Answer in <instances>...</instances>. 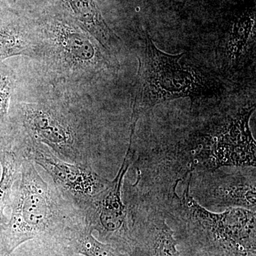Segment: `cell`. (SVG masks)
Masks as SVG:
<instances>
[{"instance_id": "11", "label": "cell", "mask_w": 256, "mask_h": 256, "mask_svg": "<svg viewBox=\"0 0 256 256\" xmlns=\"http://www.w3.org/2000/svg\"><path fill=\"white\" fill-rule=\"evenodd\" d=\"M76 18L94 33L104 46L110 44L112 34L94 0H65Z\"/></svg>"}, {"instance_id": "6", "label": "cell", "mask_w": 256, "mask_h": 256, "mask_svg": "<svg viewBox=\"0 0 256 256\" xmlns=\"http://www.w3.org/2000/svg\"><path fill=\"white\" fill-rule=\"evenodd\" d=\"M220 169L200 172L202 176L198 174L201 178L197 182L190 181V192L193 198L204 207H239L256 212L255 169L249 174L242 172V168L232 173Z\"/></svg>"}, {"instance_id": "8", "label": "cell", "mask_w": 256, "mask_h": 256, "mask_svg": "<svg viewBox=\"0 0 256 256\" xmlns=\"http://www.w3.org/2000/svg\"><path fill=\"white\" fill-rule=\"evenodd\" d=\"M141 208L144 212L138 207L128 212L131 216L130 228L138 229L146 235L143 244L149 256H180L174 232L166 223L164 212L152 205Z\"/></svg>"}, {"instance_id": "10", "label": "cell", "mask_w": 256, "mask_h": 256, "mask_svg": "<svg viewBox=\"0 0 256 256\" xmlns=\"http://www.w3.org/2000/svg\"><path fill=\"white\" fill-rule=\"evenodd\" d=\"M23 158L10 146H0V232L8 222L4 210L10 207L13 190L21 170Z\"/></svg>"}, {"instance_id": "17", "label": "cell", "mask_w": 256, "mask_h": 256, "mask_svg": "<svg viewBox=\"0 0 256 256\" xmlns=\"http://www.w3.org/2000/svg\"><path fill=\"white\" fill-rule=\"evenodd\" d=\"M0 175H1V170H0Z\"/></svg>"}, {"instance_id": "4", "label": "cell", "mask_w": 256, "mask_h": 256, "mask_svg": "<svg viewBox=\"0 0 256 256\" xmlns=\"http://www.w3.org/2000/svg\"><path fill=\"white\" fill-rule=\"evenodd\" d=\"M136 149L132 138L116 178L90 203L80 208L86 224L99 234L101 240L118 250H130V232L127 206L122 200V184Z\"/></svg>"}, {"instance_id": "13", "label": "cell", "mask_w": 256, "mask_h": 256, "mask_svg": "<svg viewBox=\"0 0 256 256\" xmlns=\"http://www.w3.org/2000/svg\"><path fill=\"white\" fill-rule=\"evenodd\" d=\"M25 48V42L11 25L0 28V60L18 55Z\"/></svg>"}, {"instance_id": "1", "label": "cell", "mask_w": 256, "mask_h": 256, "mask_svg": "<svg viewBox=\"0 0 256 256\" xmlns=\"http://www.w3.org/2000/svg\"><path fill=\"white\" fill-rule=\"evenodd\" d=\"M63 194L42 178L33 162L23 158L12 196L11 215L0 232L4 256L33 239L42 244L64 240L82 212Z\"/></svg>"}, {"instance_id": "15", "label": "cell", "mask_w": 256, "mask_h": 256, "mask_svg": "<svg viewBox=\"0 0 256 256\" xmlns=\"http://www.w3.org/2000/svg\"><path fill=\"white\" fill-rule=\"evenodd\" d=\"M44 246L42 256H82L69 250L68 248L58 242L42 244Z\"/></svg>"}, {"instance_id": "5", "label": "cell", "mask_w": 256, "mask_h": 256, "mask_svg": "<svg viewBox=\"0 0 256 256\" xmlns=\"http://www.w3.org/2000/svg\"><path fill=\"white\" fill-rule=\"evenodd\" d=\"M20 154L42 166L60 191L80 210L104 190L109 182L98 174L89 164L65 161L40 144L26 146Z\"/></svg>"}, {"instance_id": "14", "label": "cell", "mask_w": 256, "mask_h": 256, "mask_svg": "<svg viewBox=\"0 0 256 256\" xmlns=\"http://www.w3.org/2000/svg\"><path fill=\"white\" fill-rule=\"evenodd\" d=\"M12 85L8 77L0 75V122L8 116Z\"/></svg>"}, {"instance_id": "7", "label": "cell", "mask_w": 256, "mask_h": 256, "mask_svg": "<svg viewBox=\"0 0 256 256\" xmlns=\"http://www.w3.org/2000/svg\"><path fill=\"white\" fill-rule=\"evenodd\" d=\"M24 119L25 126L34 141L30 146L36 142L45 143L60 159L88 164L79 146L77 133L66 118L53 110L34 108L26 111Z\"/></svg>"}, {"instance_id": "3", "label": "cell", "mask_w": 256, "mask_h": 256, "mask_svg": "<svg viewBox=\"0 0 256 256\" xmlns=\"http://www.w3.org/2000/svg\"><path fill=\"white\" fill-rule=\"evenodd\" d=\"M191 178L185 184L182 194H178L168 202V213L190 228L205 234L224 250L246 256L255 252L256 212L234 207L214 213L200 205L190 192Z\"/></svg>"}, {"instance_id": "2", "label": "cell", "mask_w": 256, "mask_h": 256, "mask_svg": "<svg viewBox=\"0 0 256 256\" xmlns=\"http://www.w3.org/2000/svg\"><path fill=\"white\" fill-rule=\"evenodd\" d=\"M184 55L165 53L149 35H144L138 56L131 128L136 129L140 118L154 106L182 98H193L202 92L201 78L181 62Z\"/></svg>"}, {"instance_id": "12", "label": "cell", "mask_w": 256, "mask_h": 256, "mask_svg": "<svg viewBox=\"0 0 256 256\" xmlns=\"http://www.w3.org/2000/svg\"><path fill=\"white\" fill-rule=\"evenodd\" d=\"M60 33L62 48L70 57L84 62L94 60L95 50L86 36L68 26H62Z\"/></svg>"}, {"instance_id": "9", "label": "cell", "mask_w": 256, "mask_h": 256, "mask_svg": "<svg viewBox=\"0 0 256 256\" xmlns=\"http://www.w3.org/2000/svg\"><path fill=\"white\" fill-rule=\"evenodd\" d=\"M92 233L82 216L70 227L60 244L82 256H129L110 244L97 240Z\"/></svg>"}, {"instance_id": "16", "label": "cell", "mask_w": 256, "mask_h": 256, "mask_svg": "<svg viewBox=\"0 0 256 256\" xmlns=\"http://www.w3.org/2000/svg\"><path fill=\"white\" fill-rule=\"evenodd\" d=\"M0 256H4V255H3L2 252H1V250H0Z\"/></svg>"}]
</instances>
